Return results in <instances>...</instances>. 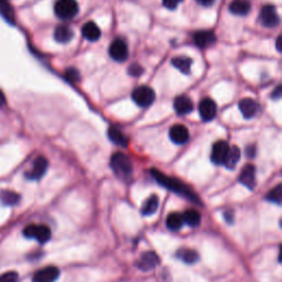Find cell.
<instances>
[{"mask_svg": "<svg viewBox=\"0 0 282 282\" xmlns=\"http://www.w3.org/2000/svg\"><path fill=\"white\" fill-rule=\"evenodd\" d=\"M151 175L157 180L158 183H160L161 185H163L164 187H167L170 191L175 192L179 195H182V197L186 198L187 200H191L195 203H200V199L197 197V194H195L189 186L186 184H184L183 182H181L180 180L175 179V178H170L168 176L163 175L161 171L158 170H151Z\"/></svg>", "mask_w": 282, "mask_h": 282, "instance_id": "1", "label": "cell"}, {"mask_svg": "<svg viewBox=\"0 0 282 282\" xmlns=\"http://www.w3.org/2000/svg\"><path fill=\"white\" fill-rule=\"evenodd\" d=\"M111 167L118 178L126 180L133 175V163L130 159L122 153H116L111 160Z\"/></svg>", "mask_w": 282, "mask_h": 282, "instance_id": "2", "label": "cell"}, {"mask_svg": "<svg viewBox=\"0 0 282 282\" xmlns=\"http://www.w3.org/2000/svg\"><path fill=\"white\" fill-rule=\"evenodd\" d=\"M54 12L60 19L70 20L77 14L78 4L76 0H57L54 5Z\"/></svg>", "mask_w": 282, "mask_h": 282, "instance_id": "3", "label": "cell"}, {"mask_svg": "<svg viewBox=\"0 0 282 282\" xmlns=\"http://www.w3.org/2000/svg\"><path fill=\"white\" fill-rule=\"evenodd\" d=\"M24 235L27 238H30V240L38 241L40 244H45L51 238V230L46 225L31 224L24 229Z\"/></svg>", "mask_w": 282, "mask_h": 282, "instance_id": "4", "label": "cell"}, {"mask_svg": "<svg viewBox=\"0 0 282 282\" xmlns=\"http://www.w3.org/2000/svg\"><path fill=\"white\" fill-rule=\"evenodd\" d=\"M132 97L137 105L141 107H148L153 105V103L155 102L156 93L153 89L148 88V86H139V88H137L133 92Z\"/></svg>", "mask_w": 282, "mask_h": 282, "instance_id": "5", "label": "cell"}, {"mask_svg": "<svg viewBox=\"0 0 282 282\" xmlns=\"http://www.w3.org/2000/svg\"><path fill=\"white\" fill-rule=\"evenodd\" d=\"M259 18L262 25L267 28H274L277 27L280 23V18L277 12V9L271 5H267L263 7L262 11H260Z\"/></svg>", "mask_w": 282, "mask_h": 282, "instance_id": "6", "label": "cell"}, {"mask_svg": "<svg viewBox=\"0 0 282 282\" xmlns=\"http://www.w3.org/2000/svg\"><path fill=\"white\" fill-rule=\"evenodd\" d=\"M110 55L113 60L117 62H124L129 55L127 43L121 39H116L110 47Z\"/></svg>", "mask_w": 282, "mask_h": 282, "instance_id": "7", "label": "cell"}, {"mask_svg": "<svg viewBox=\"0 0 282 282\" xmlns=\"http://www.w3.org/2000/svg\"><path fill=\"white\" fill-rule=\"evenodd\" d=\"M199 113L203 121H212L218 114V105L212 98H204L199 105Z\"/></svg>", "mask_w": 282, "mask_h": 282, "instance_id": "8", "label": "cell"}, {"mask_svg": "<svg viewBox=\"0 0 282 282\" xmlns=\"http://www.w3.org/2000/svg\"><path fill=\"white\" fill-rule=\"evenodd\" d=\"M229 144L224 141V140H220L218 142H215L213 144L212 148V154H211V160L213 161V163L215 164H224L226 160V157L228 155L229 151Z\"/></svg>", "mask_w": 282, "mask_h": 282, "instance_id": "9", "label": "cell"}, {"mask_svg": "<svg viewBox=\"0 0 282 282\" xmlns=\"http://www.w3.org/2000/svg\"><path fill=\"white\" fill-rule=\"evenodd\" d=\"M48 165H49V162L45 157H38L32 164V169L26 173V178L33 181L40 180L43 176L46 175V172L48 170Z\"/></svg>", "mask_w": 282, "mask_h": 282, "instance_id": "10", "label": "cell"}, {"mask_svg": "<svg viewBox=\"0 0 282 282\" xmlns=\"http://www.w3.org/2000/svg\"><path fill=\"white\" fill-rule=\"evenodd\" d=\"M60 276V270L56 267L50 266L42 268L34 273L32 278L33 282H55Z\"/></svg>", "mask_w": 282, "mask_h": 282, "instance_id": "11", "label": "cell"}, {"mask_svg": "<svg viewBox=\"0 0 282 282\" xmlns=\"http://www.w3.org/2000/svg\"><path fill=\"white\" fill-rule=\"evenodd\" d=\"M216 41V35L212 30H201L195 32L193 35V42L195 46L205 49L209 46H212L213 43Z\"/></svg>", "mask_w": 282, "mask_h": 282, "instance_id": "12", "label": "cell"}, {"mask_svg": "<svg viewBox=\"0 0 282 282\" xmlns=\"http://www.w3.org/2000/svg\"><path fill=\"white\" fill-rule=\"evenodd\" d=\"M240 182L248 187L249 190H254L256 187V169L252 164H247L243 168L241 176H240Z\"/></svg>", "mask_w": 282, "mask_h": 282, "instance_id": "13", "label": "cell"}, {"mask_svg": "<svg viewBox=\"0 0 282 282\" xmlns=\"http://www.w3.org/2000/svg\"><path fill=\"white\" fill-rule=\"evenodd\" d=\"M238 107H240V111L246 119H250L252 117H255L259 112V104L252 98L242 99Z\"/></svg>", "mask_w": 282, "mask_h": 282, "instance_id": "14", "label": "cell"}, {"mask_svg": "<svg viewBox=\"0 0 282 282\" xmlns=\"http://www.w3.org/2000/svg\"><path fill=\"white\" fill-rule=\"evenodd\" d=\"M170 139L177 144H184L190 138V133L184 125H175L170 129Z\"/></svg>", "mask_w": 282, "mask_h": 282, "instance_id": "15", "label": "cell"}, {"mask_svg": "<svg viewBox=\"0 0 282 282\" xmlns=\"http://www.w3.org/2000/svg\"><path fill=\"white\" fill-rule=\"evenodd\" d=\"M160 263V258L154 251H148L140 257L139 262L137 263V266L139 267L141 270L148 271L156 268V267Z\"/></svg>", "mask_w": 282, "mask_h": 282, "instance_id": "16", "label": "cell"}, {"mask_svg": "<svg viewBox=\"0 0 282 282\" xmlns=\"http://www.w3.org/2000/svg\"><path fill=\"white\" fill-rule=\"evenodd\" d=\"M173 106H175L176 113L180 116H184V115L192 113L193 108H194L192 99L186 95H180V96L176 97Z\"/></svg>", "mask_w": 282, "mask_h": 282, "instance_id": "17", "label": "cell"}, {"mask_svg": "<svg viewBox=\"0 0 282 282\" xmlns=\"http://www.w3.org/2000/svg\"><path fill=\"white\" fill-rule=\"evenodd\" d=\"M251 9V5L248 0H234L229 5V11L236 16H246Z\"/></svg>", "mask_w": 282, "mask_h": 282, "instance_id": "18", "label": "cell"}, {"mask_svg": "<svg viewBox=\"0 0 282 282\" xmlns=\"http://www.w3.org/2000/svg\"><path fill=\"white\" fill-rule=\"evenodd\" d=\"M82 33H83V37L89 41H97L100 38V35H102L100 29L96 24H94L93 21L86 23L83 26Z\"/></svg>", "mask_w": 282, "mask_h": 282, "instance_id": "19", "label": "cell"}, {"mask_svg": "<svg viewBox=\"0 0 282 282\" xmlns=\"http://www.w3.org/2000/svg\"><path fill=\"white\" fill-rule=\"evenodd\" d=\"M108 137L110 139L119 147H127L128 146V138L126 135L121 132V130L117 127L112 126L108 129Z\"/></svg>", "mask_w": 282, "mask_h": 282, "instance_id": "20", "label": "cell"}, {"mask_svg": "<svg viewBox=\"0 0 282 282\" xmlns=\"http://www.w3.org/2000/svg\"><path fill=\"white\" fill-rule=\"evenodd\" d=\"M192 60L187 56H175L172 59L171 63L173 67L178 69L181 73H183L185 75L190 74L191 72V67H192Z\"/></svg>", "mask_w": 282, "mask_h": 282, "instance_id": "21", "label": "cell"}, {"mask_svg": "<svg viewBox=\"0 0 282 282\" xmlns=\"http://www.w3.org/2000/svg\"><path fill=\"white\" fill-rule=\"evenodd\" d=\"M74 37V32L68 26L61 25L55 29L54 39L59 43H69Z\"/></svg>", "mask_w": 282, "mask_h": 282, "instance_id": "22", "label": "cell"}, {"mask_svg": "<svg viewBox=\"0 0 282 282\" xmlns=\"http://www.w3.org/2000/svg\"><path fill=\"white\" fill-rule=\"evenodd\" d=\"M20 201V195L10 190H0V204L5 206L17 205Z\"/></svg>", "mask_w": 282, "mask_h": 282, "instance_id": "23", "label": "cell"}, {"mask_svg": "<svg viewBox=\"0 0 282 282\" xmlns=\"http://www.w3.org/2000/svg\"><path fill=\"white\" fill-rule=\"evenodd\" d=\"M177 257L182 260L185 264H195L199 260V254L193 249L181 248L177 252Z\"/></svg>", "mask_w": 282, "mask_h": 282, "instance_id": "24", "label": "cell"}, {"mask_svg": "<svg viewBox=\"0 0 282 282\" xmlns=\"http://www.w3.org/2000/svg\"><path fill=\"white\" fill-rule=\"evenodd\" d=\"M0 16H2L7 23L14 25V12L11 8L8 0H0Z\"/></svg>", "mask_w": 282, "mask_h": 282, "instance_id": "25", "label": "cell"}, {"mask_svg": "<svg viewBox=\"0 0 282 282\" xmlns=\"http://www.w3.org/2000/svg\"><path fill=\"white\" fill-rule=\"evenodd\" d=\"M240 159H241V150L236 146L230 147L228 155L226 157V160L224 162V165H225L227 169H234L238 161H240Z\"/></svg>", "mask_w": 282, "mask_h": 282, "instance_id": "26", "label": "cell"}, {"mask_svg": "<svg viewBox=\"0 0 282 282\" xmlns=\"http://www.w3.org/2000/svg\"><path fill=\"white\" fill-rule=\"evenodd\" d=\"M159 206V199L157 195H151L147 201L144 202V204L141 208V212L143 215H153L157 212Z\"/></svg>", "mask_w": 282, "mask_h": 282, "instance_id": "27", "label": "cell"}, {"mask_svg": "<svg viewBox=\"0 0 282 282\" xmlns=\"http://www.w3.org/2000/svg\"><path fill=\"white\" fill-rule=\"evenodd\" d=\"M182 216H183L184 223H186L189 226L195 227V226L200 225L201 215L199 212L195 211V209H187V211Z\"/></svg>", "mask_w": 282, "mask_h": 282, "instance_id": "28", "label": "cell"}, {"mask_svg": "<svg viewBox=\"0 0 282 282\" xmlns=\"http://www.w3.org/2000/svg\"><path fill=\"white\" fill-rule=\"evenodd\" d=\"M184 221H183V216L178 213H172L168 216L167 219V226L171 230H179L181 227L183 226Z\"/></svg>", "mask_w": 282, "mask_h": 282, "instance_id": "29", "label": "cell"}, {"mask_svg": "<svg viewBox=\"0 0 282 282\" xmlns=\"http://www.w3.org/2000/svg\"><path fill=\"white\" fill-rule=\"evenodd\" d=\"M267 200L272 202V203L281 204L282 202V185L278 184L274 189H272L268 195H267Z\"/></svg>", "mask_w": 282, "mask_h": 282, "instance_id": "30", "label": "cell"}, {"mask_svg": "<svg viewBox=\"0 0 282 282\" xmlns=\"http://www.w3.org/2000/svg\"><path fill=\"white\" fill-rule=\"evenodd\" d=\"M19 276L16 271H8L0 276V282H18Z\"/></svg>", "mask_w": 282, "mask_h": 282, "instance_id": "31", "label": "cell"}, {"mask_svg": "<svg viewBox=\"0 0 282 282\" xmlns=\"http://www.w3.org/2000/svg\"><path fill=\"white\" fill-rule=\"evenodd\" d=\"M143 73V69L141 65L139 64H132L128 69V74L130 76H135V77H138L140 76L141 74Z\"/></svg>", "mask_w": 282, "mask_h": 282, "instance_id": "32", "label": "cell"}, {"mask_svg": "<svg viewBox=\"0 0 282 282\" xmlns=\"http://www.w3.org/2000/svg\"><path fill=\"white\" fill-rule=\"evenodd\" d=\"M65 75H67V78L69 79V81H71V82H75V81H77V79L79 78L78 72L75 69L68 70L67 73H65Z\"/></svg>", "mask_w": 282, "mask_h": 282, "instance_id": "33", "label": "cell"}, {"mask_svg": "<svg viewBox=\"0 0 282 282\" xmlns=\"http://www.w3.org/2000/svg\"><path fill=\"white\" fill-rule=\"evenodd\" d=\"M162 2H163V5L167 7L168 9L173 10L176 9L181 3H182V0H162Z\"/></svg>", "mask_w": 282, "mask_h": 282, "instance_id": "34", "label": "cell"}, {"mask_svg": "<svg viewBox=\"0 0 282 282\" xmlns=\"http://www.w3.org/2000/svg\"><path fill=\"white\" fill-rule=\"evenodd\" d=\"M281 94H282L281 85H278L277 88H276V90H274V91L272 92V95H271V97H272L273 99H280V98H281Z\"/></svg>", "mask_w": 282, "mask_h": 282, "instance_id": "35", "label": "cell"}, {"mask_svg": "<svg viewBox=\"0 0 282 282\" xmlns=\"http://www.w3.org/2000/svg\"><path fill=\"white\" fill-rule=\"evenodd\" d=\"M246 154H247L249 157H254L256 155V147L249 146L247 149H246Z\"/></svg>", "mask_w": 282, "mask_h": 282, "instance_id": "36", "label": "cell"}, {"mask_svg": "<svg viewBox=\"0 0 282 282\" xmlns=\"http://www.w3.org/2000/svg\"><path fill=\"white\" fill-rule=\"evenodd\" d=\"M197 2L202 6L208 7V6H212L215 3V0H197Z\"/></svg>", "mask_w": 282, "mask_h": 282, "instance_id": "37", "label": "cell"}, {"mask_svg": "<svg viewBox=\"0 0 282 282\" xmlns=\"http://www.w3.org/2000/svg\"><path fill=\"white\" fill-rule=\"evenodd\" d=\"M6 105V97L4 95V93L0 90V108H3Z\"/></svg>", "mask_w": 282, "mask_h": 282, "instance_id": "38", "label": "cell"}, {"mask_svg": "<svg viewBox=\"0 0 282 282\" xmlns=\"http://www.w3.org/2000/svg\"><path fill=\"white\" fill-rule=\"evenodd\" d=\"M281 37H280V35H279V37H278V39H277V42H276V45H277V50H278V51L280 52L281 51V45H280V43H281Z\"/></svg>", "mask_w": 282, "mask_h": 282, "instance_id": "39", "label": "cell"}]
</instances>
